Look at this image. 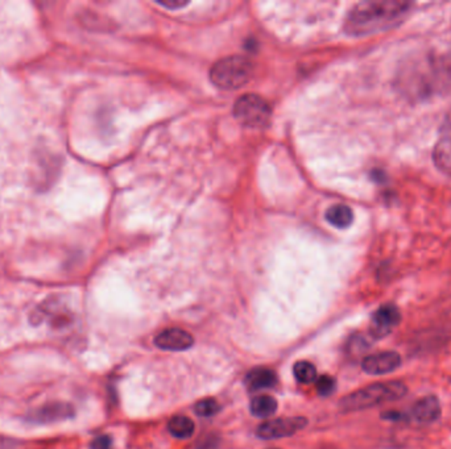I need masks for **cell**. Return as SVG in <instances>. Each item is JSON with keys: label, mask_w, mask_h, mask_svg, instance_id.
<instances>
[{"label": "cell", "mask_w": 451, "mask_h": 449, "mask_svg": "<svg viewBox=\"0 0 451 449\" xmlns=\"http://www.w3.org/2000/svg\"><path fill=\"white\" fill-rule=\"evenodd\" d=\"M408 392L406 386L400 381L372 383L357 392L348 394L341 402L339 407L345 413H354L376 407L379 404L399 401Z\"/></svg>", "instance_id": "obj_3"}, {"label": "cell", "mask_w": 451, "mask_h": 449, "mask_svg": "<svg viewBox=\"0 0 451 449\" xmlns=\"http://www.w3.org/2000/svg\"><path fill=\"white\" fill-rule=\"evenodd\" d=\"M410 8L412 3L404 0L361 1L348 12L343 31L351 37H364L384 32L401 23Z\"/></svg>", "instance_id": "obj_1"}, {"label": "cell", "mask_w": 451, "mask_h": 449, "mask_svg": "<svg viewBox=\"0 0 451 449\" xmlns=\"http://www.w3.org/2000/svg\"><path fill=\"white\" fill-rule=\"evenodd\" d=\"M234 116L244 127L260 129L269 124L272 110L264 98L247 94L235 102Z\"/></svg>", "instance_id": "obj_5"}, {"label": "cell", "mask_w": 451, "mask_h": 449, "mask_svg": "<svg viewBox=\"0 0 451 449\" xmlns=\"http://www.w3.org/2000/svg\"><path fill=\"white\" fill-rule=\"evenodd\" d=\"M412 415L418 423L422 425H429L438 420L441 416V404L438 398L434 395H428L417 401L412 408Z\"/></svg>", "instance_id": "obj_12"}, {"label": "cell", "mask_w": 451, "mask_h": 449, "mask_svg": "<svg viewBox=\"0 0 451 449\" xmlns=\"http://www.w3.org/2000/svg\"><path fill=\"white\" fill-rule=\"evenodd\" d=\"M74 407L66 402H49L31 411L27 419L34 425H55L74 418Z\"/></svg>", "instance_id": "obj_7"}, {"label": "cell", "mask_w": 451, "mask_h": 449, "mask_svg": "<svg viewBox=\"0 0 451 449\" xmlns=\"http://www.w3.org/2000/svg\"><path fill=\"white\" fill-rule=\"evenodd\" d=\"M399 86L408 96L424 98L451 84V58L427 56L409 62L399 74Z\"/></svg>", "instance_id": "obj_2"}, {"label": "cell", "mask_w": 451, "mask_h": 449, "mask_svg": "<svg viewBox=\"0 0 451 449\" xmlns=\"http://www.w3.org/2000/svg\"><path fill=\"white\" fill-rule=\"evenodd\" d=\"M401 356L397 352H380L363 360L361 368L371 376H382L400 368Z\"/></svg>", "instance_id": "obj_10"}, {"label": "cell", "mask_w": 451, "mask_h": 449, "mask_svg": "<svg viewBox=\"0 0 451 449\" xmlns=\"http://www.w3.org/2000/svg\"><path fill=\"white\" fill-rule=\"evenodd\" d=\"M326 220L339 230H345L352 224L354 212L346 205H336L326 212Z\"/></svg>", "instance_id": "obj_14"}, {"label": "cell", "mask_w": 451, "mask_h": 449, "mask_svg": "<svg viewBox=\"0 0 451 449\" xmlns=\"http://www.w3.org/2000/svg\"><path fill=\"white\" fill-rule=\"evenodd\" d=\"M254 77V65L248 58L230 56L222 58L211 70L210 80L222 90L242 89Z\"/></svg>", "instance_id": "obj_4"}, {"label": "cell", "mask_w": 451, "mask_h": 449, "mask_svg": "<svg viewBox=\"0 0 451 449\" xmlns=\"http://www.w3.org/2000/svg\"><path fill=\"white\" fill-rule=\"evenodd\" d=\"M296 380L301 383H312L317 378V369L309 361H299L293 367Z\"/></svg>", "instance_id": "obj_17"}, {"label": "cell", "mask_w": 451, "mask_h": 449, "mask_svg": "<svg viewBox=\"0 0 451 449\" xmlns=\"http://www.w3.org/2000/svg\"><path fill=\"white\" fill-rule=\"evenodd\" d=\"M194 344L193 336L181 328H168L164 330L155 337V346L162 351L181 352L192 348Z\"/></svg>", "instance_id": "obj_11"}, {"label": "cell", "mask_w": 451, "mask_h": 449, "mask_svg": "<svg viewBox=\"0 0 451 449\" xmlns=\"http://www.w3.org/2000/svg\"><path fill=\"white\" fill-rule=\"evenodd\" d=\"M111 444H113V440L110 436L107 435H102V436H98V438L94 439L90 444V448L92 449H111Z\"/></svg>", "instance_id": "obj_20"}, {"label": "cell", "mask_w": 451, "mask_h": 449, "mask_svg": "<svg viewBox=\"0 0 451 449\" xmlns=\"http://www.w3.org/2000/svg\"><path fill=\"white\" fill-rule=\"evenodd\" d=\"M308 425V419L303 416L294 418H280L268 420L266 423L257 427L256 435L263 440H275V439L288 438L303 429Z\"/></svg>", "instance_id": "obj_6"}, {"label": "cell", "mask_w": 451, "mask_h": 449, "mask_svg": "<svg viewBox=\"0 0 451 449\" xmlns=\"http://www.w3.org/2000/svg\"><path fill=\"white\" fill-rule=\"evenodd\" d=\"M433 161L440 172L451 177V111L441 127L440 136L433 150Z\"/></svg>", "instance_id": "obj_9"}, {"label": "cell", "mask_w": 451, "mask_h": 449, "mask_svg": "<svg viewBox=\"0 0 451 449\" xmlns=\"http://www.w3.org/2000/svg\"><path fill=\"white\" fill-rule=\"evenodd\" d=\"M336 382L330 376H322L317 381V392L321 397H329L336 392Z\"/></svg>", "instance_id": "obj_19"}, {"label": "cell", "mask_w": 451, "mask_h": 449, "mask_svg": "<svg viewBox=\"0 0 451 449\" xmlns=\"http://www.w3.org/2000/svg\"><path fill=\"white\" fill-rule=\"evenodd\" d=\"M220 406L215 399L213 398H206V399H202L199 401L194 406V411L198 416H202V418H210V416H214L215 414L220 413Z\"/></svg>", "instance_id": "obj_18"}, {"label": "cell", "mask_w": 451, "mask_h": 449, "mask_svg": "<svg viewBox=\"0 0 451 449\" xmlns=\"http://www.w3.org/2000/svg\"><path fill=\"white\" fill-rule=\"evenodd\" d=\"M401 315L400 310L394 304H382L379 307L371 319L370 332L375 339H382L391 334L400 324Z\"/></svg>", "instance_id": "obj_8"}, {"label": "cell", "mask_w": 451, "mask_h": 449, "mask_svg": "<svg viewBox=\"0 0 451 449\" xmlns=\"http://www.w3.org/2000/svg\"><path fill=\"white\" fill-rule=\"evenodd\" d=\"M278 401L271 395H257L251 402V413L257 418H269L278 411Z\"/></svg>", "instance_id": "obj_15"}, {"label": "cell", "mask_w": 451, "mask_h": 449, "mask_svg": "<svg viewBox=\"0 0 451 449\" xmlns=\"http://www.w3.org/2000/svg\"><path fill=\"white\" fill-rule=\"evenodd\" d=\"M168 429L174 438L190 439L196 431V426L190 418L178 415V416H174L171 419V422L168 425Z\"/></svg>", "instance_id": "obj_16"}, {"label": "cell", "mask_w": 451, "mask_h": 449, "mask_svg": "<svg viewBox=\"0 0 451 449\" xmlns=\"http://www.w3.org/2000/svg\"><path fill=\"white\" fill-rule=\"evenodd\" d=\"M244 383L251 392L272 389L278 383V377H276V373L271 369L256 368L245 374Z\"/></svg>", "instance_id": "obj_13"}, {"label": "cell", "mask_w": 451, "mask_h": 449, "mask_svg": "<svg viewBox=\"0 0 451 449\" xmlns=\"http://www.w3.org/2000/svg\"><path fill=\"white\" fill-rule=\"evenodd\" d=\"M156 4L165 7L168 10H180V8L186 7L189 4V1H185V0H162V1H156Z\"/></svg>", "instance_id": "obj_21"}]
</instances>
